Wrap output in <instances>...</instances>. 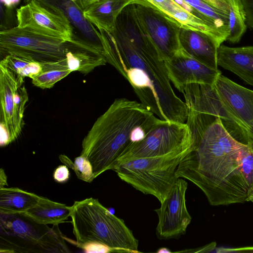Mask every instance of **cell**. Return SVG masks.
<instances>
[{
    "instance_id": "1",
    "label": "cell",
    "mask_w": 253,
    "mask_h": 253,
    "mask_svg": "<svg viewBox=\"0 0 253 253\" xmlns=\"http://www.w3.org/2000/svg\"><path fill=\"white\" fill-rule=\"evenodd\" d=\"M192 144L175 171L189 180L213 206L248 202L250 186L243 170V158L250 147L235 139L219 118L187 123Z\"/></svg>"
},
{
    "instance_id": "2",
    "label": "cell",
    "mask_w": 253,
    "mask_h": 253,
    "mask_svg": "<svg viewBox=\"0 0 253 253\" xmlns=\"http://www.w3.org/2000/svg\"><path fill=\"white\" fill-rule=\"evenodd\" d=\"M100 32L107 63L127 80L141 103L162 120L185 123L187 106L173 91L154 44H135L116 27Z\"/></svg>"
},
{
    "instance_id": "3",
    "label": "cell",
    "mask_w": 253,
    "mask_h": 253,
    "mask_svg": "<svg viewBox=\"0 0 253 253\" xmlns=\"http://www.w3.org/2000/svg\"><path fill=\"white\" fill-rule=\"evenodd\" d=\"M163 121L141 102L116 99L97 118L82 141L81 155L90 162L94 178L112 170L130 144L142 140Z\"/></svg>"
},
{
    "instance_id": "4",
    "label": "cell",
    "mask_w": 253,
    "mask_h": 253,
    "mask_svg": "<svg viewBox=\"0 0 253 253\" xmlns=\"http://www.w3.org/2000/svg\"><path fill=\"white\" fill-rule=\"evenodd\" d=\"M70 216L77 247L98 242L113 252H139L138 241L124 221L112 214L97 199L75 201Z\"/></svg>"
},
{
    "instance_id": "5",
    "label": "cell",
    "mask_w": 253,
    "mask_h": 253,
    "mask_svg": "<svg viewBox=\"0 0 253 253\" xmlns=\"http://www.w3.org/2000/svg\"><path fill=\"white\" fill-rule=\"evenodd\" d=\"M58 224L49 227L25 212H0V253H71Z\"/></svg>"
},
{
    "instance_id": "6",
    "label": "cell",
    "mask_w": 253,
    "mask_h": 253,
    "mask_svg": "<svg viewBox=\"0 0 253 253\" xmlns=\"http://www.w3.org/2000/svg\"><path fill=\"white\" fill-rule=\"evenodd\" d=\"M190 149L161 157L117 163L112 170L121 179L143 194L154 196L161 203L178 178L176 169Z\"/></svg>"
},
{
    "instance_id": "7",
    "label": "cell",
    "mask_w": 253,
    "mask_h": 253,
    "mask_svg": "<svg viewBox=\"0 0 253 253\" xmlns=\"http://www.w3.org/2000/svg\"><path fill=\"white\" fill-rule=\"evenodd\" d=\"M66 41L18 26L1 30L0 51L42 63L66 58Z\"/></svg>"
},
{
    "instance_id": "8",
    "label": "cell",
    "mask_w": 253,
    "mask_h": 253,
    "mask_svg": "<svg viewBox=\"0 0 253 253\" xmlns=\"http://www.w3.org/2000/svg\"><path fill=\"white\" fill-rule=\"evenodd\" d=\"M192 144L191 131L186 123L163 121L149 131L142 140L130 144L116 163L183 152L189 149Z\"/></svg>"
},
{
    "instance_id": "9",
    "label": "cell",
    "mask_w": 253,
    "mask_h": 253,
    "mask_svg": "<svg viewBox=\"0 0 253 253\" xmlns=\"http://www.w3.org/2000/svg\"><path fill=\"white\" fill-rule=\"evenodd\" d=\"M24 79L0 64V126L1 147L15 140L24 124L28 94Z\"/></svg>"
},
{
    "instance_id": "10",
    "label": "cell",
    "mask_w": 253,
    "mask_h": 253,
    "mask_svg": "<svg viewBox=\"0 0 253 253\" xmlns=\"http://www.w3.org/2000/svg\"><path fill=\"white\" fill-rule=\"evenodd\" d=\"M132 3L138 20L162 59L169 60L182 49L179 40L181 26L147 0Z\"/></svg>"
},
{
    "instance_id": "11",
    "label": "cell",
    "mask_w": 253,
    "mask_h": 253,
    "mask_svg": "<svg viewBox=\"0 0 253 253\" xmlns=\"http://www.w3.org/2000/svg\"><path fill=\"white\" fill-rule=\"evenodd\" d=\"M188 109L219 118L227 131L240 142L252 146L251 130L235 117L218 97L213 86L199 84L187 85L182 92Z\"/></svg>"
},
{
    "instance_id": "12",
    "label": "cell",
    "mask_w": 253,
    "mask_h": 253,
    "mask_svg": "<svg viewBox=\"0 0 253 253\" xmlns=\"http://www.w3.org/2000/svg\"><path fill=\"white\" fill-rule=\"evenodd\" d=\"M187 187V182L178 178L161 207L154 210L158 216L156 231L159 239L177 238L185 234L192 219L186 206Z\"/></svg>"
},
{
    "instance_id": "13",
    "label": "cell",
    "mask_w": 253,
    "mask_h": 253,
    "mask_svg": "<svg viewBox=\"0 0 253 253\" xmlns=\"http://www.w3.org/2000/svg\"><path fill=\"white\" fill-rule=\"evenodd\" d=\"M18 27L34 32L70 41L74 30L63 15L53 12L34 0L25 2L16 10Z\"/></svg>"
},
{
    "instance_id": "14",
    "label": "cell",
    "mask_w": 253,
    "mask_h": 253,
    "mask_svg": "<svg viewBox=\"0 0 253 253\" xmlns=\"http://www.w3.org/2000/svg\"><path fill=\"white\" fill-rule=\"evenodd\" d=\"M170 81L181 93L191 84L213 86L221 74L219 70L211 69L194 59L183 49L165 61Z\"/></svg>"
},
{
    "instance_id": "15",
    "label": "cell",
    "mask_w": 253,
    "mask_h": 253,
    "mask_svg": "<svg viewBox=\"0 0 253 253\" xmlns=\"http://www.w3.org/2000/svg\"><path fill=\"white\" fill-rule=\"evenodd\" d=\"M213 87L232 114L251 130L253 129V90L235 83L221 74Z\"/></svg>"
},
{
    "instance_id": "16",
    "label": "cell",
    "mask_w": 253,
    "mask_h": 253,
    "mask_svg": "<svg viewBox=\"0 0 253 253\" xmlns=\"http://www.w3.org/2000/svg\"><path fill=\"white\" fill-rule=\"evenodd\" d=\"M31 0H24L25 3ZM43 6L63 14L78 36L93 44L104 53L101 34L84 16L83 10L73 0H34Z\"/></svg>"
},
{
    "instance_id": "17",
    "label": "cell",
    "mask_w": 253,
    "mask_h": 253,
    "mask_svg": "<svg viewBox=\"0 0 253 253\" xmlns=\"http://www.w3.org/2000/svg\"><path fill=\"white\" fill-rule=\"evenodd\" d=\"M66 59L72 72L84 74L107 63L102 51L75 34L66 42Z\"/></svg>"
},
{
    "instance_id": "18",
    "label": "cell",
    "mask_w": 253,
    "mask_h": 253,
    "mask_svg": "<svg viewBox=\"0 0 253 253\" xmlns=\"http://www.w3.org/2000/svg\"><path fill=\"white\" fill-rule=\"evenodd\" d=\"M179 40L182 49L207 66L218 69L217 48L212 39L205 33L181 27Z\"/></svg>"
},
{
    "instance_id": "19",
    "label": "cell",
    "mask_w": 253,
    "mask_h": 253,
    "mask_svg": "<svg viewBox=\"0 0 253 253\" xmlns=\"http://www.w3.org/2000/svg\"><path fill=\"white\" fill-rule=\"evenodd\" d=\"M217 65L236 75L253 86V46L217 48Z\"/></svg>"
},
{
    "instance_id": "20",
    "label": "cell",
    "mask_w": 253,
    "mask_h": 253,
    "mask_svg": "<svg viewBox=\"0 0 253 253\" xmlns=\"http://www.w3.org/2000/svg\"><path fill=\"white\" fill-rule=\"evenodd\" d=\"M147 0L176 21L181 27L205 33L212 39L218 48L226 41V39L216 30L203 20L189 13L174 0Z\"/></svg>"
},
{
    "instance_id": "21",
    "label": "cell",
    "mask_w": 253,
    "mask_h": 253,
    "mask_svg": "<svg viewBox=\"0 0 253 253\" xmlns=\"http://www.w3.org/2000/svg\"><path fill=\"white\" fill-rule=\"evenodd\" d=\"M134 0H100L83 11L84 17L98 30L112 33L117 19L128 4Z\"/></svg>"
},
{
    "instance_id": "22",
    "label": "cell",
    "mask_w": 253,
    "mask_h": 253,
    "mask_svg": "<svg viewBox=\"0 0 253 253\" xmlns=\"http://www.w3.org/2000/svg\"><path fill=\"white\" fill-rule=\"evenodd\" d=\"M40 197L17 187L0 188V212H26L37 205Z\"/></svg>"
},
{
    "instance_id": "23",
    "label": "cell",
    "mask_w": 253,
    "mask_h": 253,
    "mask_svg": "<svg viewBox=\"0 0 253 253\" xmlns=\"http://www.w3.org/2000/svg\"><path fill=\"white\" fill-rule=\"evenodd\" d=\"M71 210L72 206L41 196L37 205L25 213L40 223L54 225L65 222L71 216Z\"/></svg>"
},
{
    "instance_id": "24",
    "label": "cell",
    "mask_w": 253,
    "mask_h": 253,
    "mask_svg": "<svg viewBox=\"0 0 253 253\" xmlns=\"http://www.w3.org/2000/svg\"><path fill=\"white\" fill-rule=\"evenodd\" d=\"M42 71L32 80V84L42 89H49L72 72L66 58L57 62L42 63Z\"/></svg>"
},
{
    "instance_id": "25",
    "label": "cell",
    "mask_w": 253,
    "mask_h": 253,
    "mask_svg": "<svg viewBox=\"0 0 253 253\" xmlns=\"http://www.w3.org/2000/svg\"><path fill=\"white\" fill-rule=\"evenodd\" d=\"M181 1L206 16L213 24L216 29L226 38L229 35V17L204 0H174Z\"/></svg>"
},
{
    "instance_id": "26",
    "label": "cell",
    "mask_w": 253,
    "mask_h": 253,
    "mask_svg": "<svg viewBox=\"0 0 253 253\" xmlns=\"http://www.w3.org/2000/svg\"><path fill=\"white\" fill-rule=\"evenodd\" d=\"M229 6V35L226 41L238 42L246 31V16L241 0H227Z\"/></svg>"
},
{
    "instance_id": "27",
    "label": "cell",
    "mask_w": 253,
    "mask_h": 253,
    "mask_svg": "<svg viewBox=\"0 0 253 253\" xmlns=\"http://www.w3.org/2000/svg\"><path fill=\"white\" fill-rule=\"evenodd\" d=\"M0 64L24 79H33L42 71L41 63L12 54L4 56Z\"/></svg>"
},
{
    "instance_id": "28",
    "label": "cell",
    "mask_w": 253,
    "mask_h": 253,
    "mask_svg": "<svg viewBox=\"0 0 253 253\" xmlns=\"http://www.w3.org/2000/svg\"><path fill=\"white\" fill-rule=\"evenodd\" d=\"M70 168L74 170L78 178L84 181L90 183L95 178L90 162L83 155L76 157Z\"/></svg>"
},
{
    "instance_id": "29",
    "label": "cell",
    "mask_w": 253,
    "mask_h": 253,
    "mask_svg": "<svg viewBox=\"0 0 253 253\" xmlns=\"http://www.w3.org/2000/svg\"><path fill=\"white\" fill-rule=\"evenodd\" d=\"M78 247L82 249L86 253H107L113 252L109 247L98 242H89L82 244Z\"/></svg>"
},
{
    "instance_id": "30",
    "label": "cell",
    "mask_w": 253,
    "mask_h": 253,
    "mask_svg": "<svg viewBox=\"0 0 253 253\" xmlns=\"http://www.w3.org/2000/svg\"><path fill=\"white\" fill-rule=\"evenodd\" d=\"M53 177L54 180L58 183L66 182L69 179L70 172L66 165L59 166L54 171Z\"/></svg>"
},
{
    "instance_id": "31",
    "label": "cell",
    "mask_w": 253,
    "mask_h": 253,
    "mask_svg": "<svg viewBox=\"0 0 253 253\" xmlns=\"http://www.w3.org/2000/svg\"><path fill=\"white\" fill-rule=\"evenodd\" d=\"M246 16L247 27L253 29V0H241Z\"/></svg>"
},
{
    "instance_id": "32",
    "label": "cell",
    "mask_w": 253,
    "mask_h": 253,
    "mask_svg": "<svg viewBox=\"0 0 253 253\" xmlns=\"http://www.w3.org/2000/svg\"><path fill=\"white\" fill-rule=\"evenodd\" d=\"M83 11L100 0H73Z\"/></svg>"
},
{
    "instance_id": "33",
    "label": "cell",
    "mask_w": 253,
    "mask_h": 253,
    "mask_svg": "<svg viewBox=\"0 0 253 253\" xmlns=\"http://www.w3.org/2000/svg\"><path fill=\"white\" fill-rule=\"evenodd\" d=\"M5 186H8L7 176L4 172V170L2 168H1L0 169V188H4Z\"/></svg>"
},
{
    "instance_id": "34",
    "label": "cell",
    "mask_w": 253,
    "mask_h": 253,
    "mask_svg": "<svg viewBox=\"0 0 253 253\" xmlns=\"http://www.w3.org/2000/svg\"><path fill=\"white\" fill-rule=\"evenodd\" d=\"M20 0H0L2 3L6 8H11L18 4Z\"/></svg>"
},
{
    "instance_id": "35",
    "label": "cell",
    "mask_w": 253,
    "mask_h": 253,
    "mask_svg": "<svg viewBox=\"0 0 253 253\" xmlns=\"http://www.w3.org/2000/svg\"><path fill=\"white\" fill-rule=\"evenodd\" d=\"M215 243H212L210 245L203 247L199 249H197L195 251H193L192 252L199 253V252H210L211 250H213L215 247Z\"/></svg>"
},
{
    "instance_id": "36",
    "label": "cell",
    "mask_w": 253,
    "mask_h": 253,
    "mask_svg": "<svg viewBox=\"0 0 253 253\" xmlns=\"http://www.w3.org/2000/svg\"><path fill=\"white\" fill-rule=\"evenodd\" d=\"M171 252L169 249L166 248H160V249H158V250L157 251V253H170Z\"/></svg>"
},
{
    "instance_id": "37",
    "label": "cell",
    "mask_w": 253,
    "mask_h": 253,
    "mask_svg": "<svg viewBox=\"0 0 253 253\" xmlns=\"http://www.w3.org/2000/svg\"><path fill=\"white\" fill-rule=\"evenodd\" d=\"M248 202H252L253 203V185L249 193Z\"/></svg>"
},
{
    "instance_id": "38",
    "label": "cell",
    "mask_w": 253,
    "mask_h": 253,
    "mask_svg": "<svg viewBox=\"0 0 253 253\" xmlns=\"http://www.w3.org/2000/svg\"><path fill=\"white\" fill-rule=\"evenodd\" d=\"M251 131H252V133H253V129H252L251 130ZM252 149H253V145H252Z\"/></svg>"
}]
</instances>
